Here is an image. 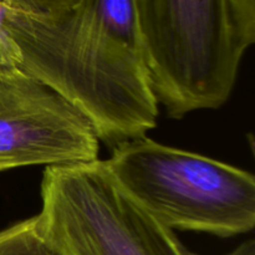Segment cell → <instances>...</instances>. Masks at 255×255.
<instances>
[{"label":"cell","mask_w":255,"mask_h":255,"mask_svg":"<svg viewBox=\"0 0 255 255\" xmlns=\"http://www.w3.org/2000/svg\"><path fill=\"white\" fill-rule=\"evenodd\" d=\"M115 35L139 45L133 0H81ZM141 47V46H139Z\"/></svg>","instance_id":"cell-7"},{"label":"cell","mask_w":255,"mask_h":255,"mask_svg":"<svg viewBox=\"0 0 255 255\" xmlns=\"http://www.w3.org/2000/svg\"><path fill=\"white\" fill-rule=\"evenodd\" d=\"M144 66L174 119L218 109L231 96L249 44L231 0H133Z\"/></svg>","instance_id":"cell-2"},{"label":"cell","mask_w":255,"mask_h":255,"mask_svg":"<svg viewBox=\"0 0 255 255\" xmlns=\"http://www.w3.org/2000/svg\"><path fill=\"white\" fill-rule=\"evenodd\" d=\"M115 181L164 227L233 237L255 226V178L224 162L137 137L105 161Z\"/></svg>","instance_id":"cell-3"},{"label":"cell","mask_w":255,"mask_h":255,"mask_svg":"<svg viewBox=\"0 0 255 255\" xmlns=\"http://www.w3.org/2000/svg\"><path fill=\"white\" fill-rule=\"evenodd\" d=\"M187 255H199L193 252L188 251L187 249ZM227 255H255V242L254 239H249V241L244 242V243L239 244L234 251H232L231 253Z\"/></svg>","instance_id":"cell-10"},{"label":"cell","mask_w":255,"mask_h":255,"mask_svg":"<svg viewBox=\"0 0 255 255\" xmlns=\"http://www.w3.org/2000/svg\"><path fill=\"white\" fill-rule=\"evenodd\" d=\"M89 120L16 64L0 69V172L99 159Z\"/></svg>","instance_id":"cell-5"},{"label":"cell","mask_w":255,"mask_h":255,"mask_svg":"<svg viewBox=\"0 0 255 255\" xmlns=\"http://www.w3.org/2000/svg\"><path fill=\"white\" fill-rule=\"evenodd\" d=\"M0 32L15 64L79 110L100 141L115 147L157 125L141 47L107 29L85 1L51 14L0 4Z\"/></svg>","instance_id":"cell-1"},{"label":"cell","mask_w":255,"mask_h":255,"mask_svg":"<svg viewBox=\"0 0 255 255\" xmlns=\"http://www.w3.org/2000/svg\"><path fill=\"white\" fill-rule=\"evenodd\" d=\"M237 25L249 46L255 41V0H231Z\"/></svg>","instance_id":"cell-9"},{"label":"cell","mask_w":255,"mask_h":255,"mask_svg":"<svg viewBox=\"0 0 255 255\" xmlns=\"http://www.w3.org/2000/svg\"><path fill=\"white\" fill-rule=\"evenodd\" d=\"M40 219L66 255H187V248L129 198L105 161L46 167Z\"/></svg>","instance_id":"cell-4"},{"label":"cell","mask_w":255,"mask_h":255,"mask_svg":"<svg viewBox=\"0 0 255 255\" xmlns=\"http://www.w3.org/2000/svg\"><path fill=\"white\" fill-rule=\"evenodd\" d=\"M11 64H15L14 57H12L11 51H10L9 46H7L6 41H5L4 36L0 32V69Z\"/></svg>","instance_id":"cell-11"},{"label":"cell","mask_w":255,"mask_h":255,"mask_svg":"<svg viewBox=\"0 0 255 255\" xmlns=\"http://www.w3.org/2000/svg\"><path fill=\"white\" fill-rule=\"evenodd\" d=\"M81 0H0V4L30 14H51L80 4Z\"/></svg>","instance_id":"cell-8"},{"label":"cell","mask_w":255,"mask_h":255,"mask_svg":"<svg viewBox=\"0 0 255 255\" xmlns=\"http://www.w3.org/2000/svg\"><path fill=\"white\" fill-rule=\"evenodd\" d=\"M0 255H66L39 214L0 231Z\"/></svg>","instance_id":"cell-6"}]
</instances>
